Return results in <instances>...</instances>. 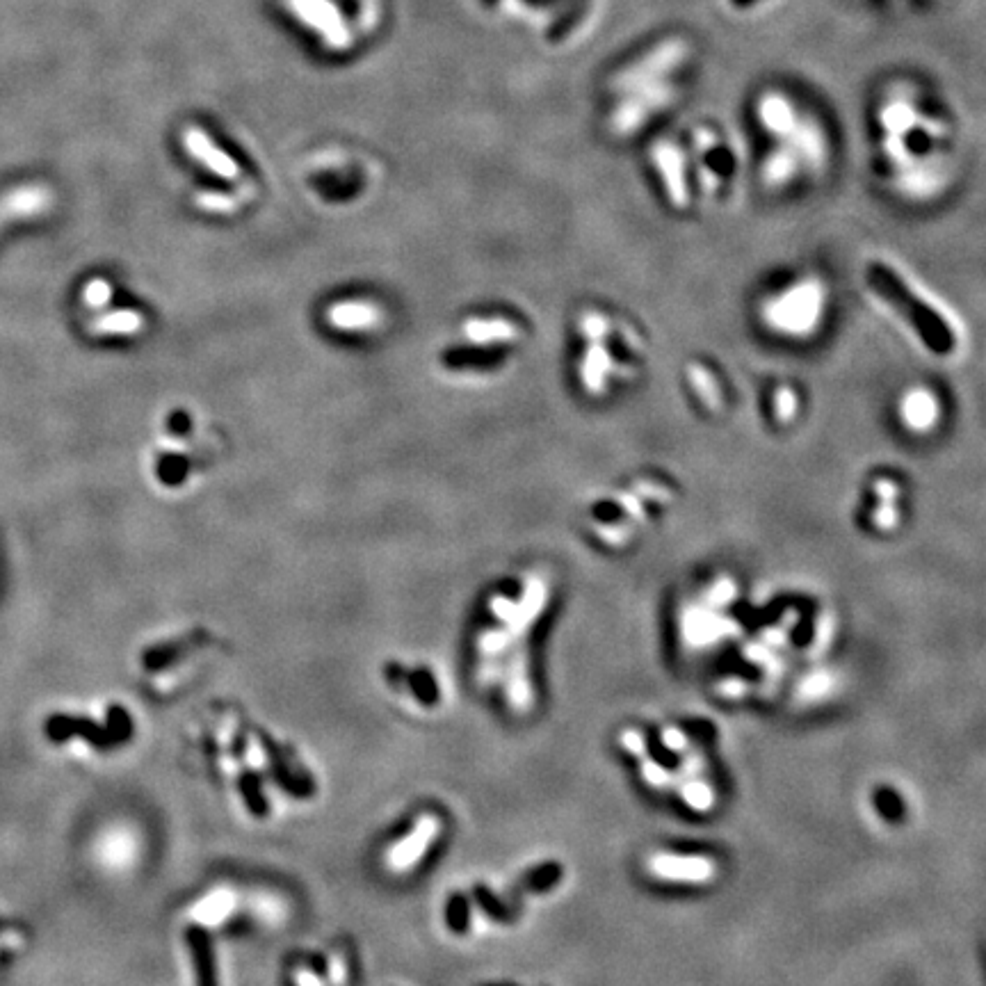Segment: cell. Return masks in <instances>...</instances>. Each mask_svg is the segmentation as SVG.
Returning a JSON list of instances; mask_svg holds the SVG:
<instances>
[{
  "mask_svg": "<svg viewBox=\"0 0 986 986\" xmlns=\"http://www.w3.org/2000/svg\"><path fill=\"white\" fill-rule=\"evenodd\" d=\"M450 920H452V925H455L457 929H464L466 927V904H464L462 897L452 900V904H450Z\"/></svg>",
  "mask_w": 986,
  "mask_h": 986,
  "instance_id": "4316f807",
  "label": "cell"
},
{
  "mask_svg": "<svg viewBox=\"0 0 986 986\" xmlns=\"http://www.w3.org/2000/svg\"><path fill=\"white\" fill-rule=\"evenodd\" d=\"M245 758H247V763L252 770H265V765H268V761H265V754H263V749L258 747V742L254 740H249V745H247V751H245Z\"/></svg>",
  "mask_w": 986,
  "mask_h": 986,
  "instance_id": "484cf974",
  "label": "cell"
},
{
  "mask_svg": "<svg viewBox=\"0 0 986 986\" xmlns=\"http://www.w3.org/2000/svg\"><path fill=\"white\" fill-rule=\"evenodd\" d=\"M872 3H877L882 7H891V10H909V7L923 3V0H872Z\"/></svg>",
  "mask_w": 986,
  "mask_h": 986,
  "instance_id": "f1b7e54d",
  "label": "cell"
},
{
  "mask_svg": "<svg viewBox=\"0 0 986 986\" xmlns=\"http://www.w3.org/2000/svg\"><path fill=\"white\" fill-rule=\"evenodd\" d=\"M761 140L758 176L767 190H790L818 179L831 160V133L822 112L788 85H763L749 105Z\"/></svg>",
  "mask_w": 986,
  "mask_h": 986,
  "instance_id": "7a4b0ae2",
  "label": "cell"
},
{
  "mask_svg": "<svg viewBox=\"0 0 986 986\" xmlns=\"http://www.w3.org/2000/svg\"><path fill=\"white\" fill-rule=\"evenodd\" d=\"M144 318L137 311L131 309H119V311H108L101 313L99 318L92 322V331L101 336H131L137 334L142 329Z\"/></svg>",
  "mask_w": 986,
  "mask_h": 986,
  "instance_id": "ac0fdd59",
  "label": "cell"
},
{
  "mask_svg": "<svg viewBox=\"0 0 986 986\" xmlns=\"http://www.w3.org/2000/svg\"><path fill=\"white\" fill-rule=\"evenodd\" d=\"M190 149H192V153H195V156L199 160H204V163L210 169H213V172L220 174V176H226V179H233V176L238 174V167L233 165L231 160L224 156V153L215 151L213 147H210V144L204 140V137H195V140L190 142Z\"/></svg>",
  "mask_w": 986,
  "mask_h": 986,
  "instance_id": "ffe728a7",
  "label": "cell"
},
{
  "mask_svg": "<svg viewBox=\"0 0 986 986\" xmlns=\"http://www.w3.org/2000/svg\"><path fill=\"white\" fill-rule=\"evenodd\" d=\"M411 683H414L416 697L423 703H434L436 701V685L432 681L430 674H416L411 676Z\"/></svg>",
  "mask_w": 986,
  "mask_h": 986,
  "instance_id": "cb8c5ba5",
  "label": "cell"
},
{
  "mask_svg": "<svg viewBox=\"0 0 986 986\" xmlns=\"http://www.w3.org/2000/svg\"><path fill=\"white\" fill-rule=\"evenodd\" d=\"M824 311H827V288L820 279L804 277L765 297L761 318L774 334L799 341L820 329Z\"/></svg>",
  "mask_w": 986,
  "mask_h": 986,
  "instance_id": "52a82bcc",
  "label": "cell"
},
{
  "mask_svg": "<svg viewBox=\"0 0 986 986\" xmlns=\"http://www.w3.org/2000/svg\"><path fill=\"white\" fill-rule=\"evenodd\" d=\"M610 336V334H608ZM608 336L598 338V341H589V347L583 359V368H580V379H583V386L587 393L601 395L608 391V379L612 375H619L621 370L617 368V361L612 359V354L608 350Z\"/></svg>",
  "mask_w": 986,
  "mask_h": 986,
  "instance_id": "7c38bea8",
  "label": "cell"
},
{
  "mask_svg": "<svg viewBox=\"0 0 986 986\" xmlns=\"http://www.w3.org/2000/svg\"><path fill=\"white\" fill-rule=\"evenodd\" d=\"M327 320L331 322V327L336 329L359 331V329L375 327L377 322L382 320V313H379L375 304L354 299V302H336L327 311Z\"/></svg>",
  "mask_w": 986,
  "mask_h": 986,
  "instance_id": "5bb4252c",
  "label": "cell"
},
{
  "mask_svg": "<svg viewBox=\"0 0 986 986\" xmlns=\"http://www.w3.org/2000/svg\"><path fill=\"white\" fill-rule=\"evenodd\" d=\"M462 329L468 341L478 345L514 341V338L519 336V327L503 318H473L466 320Z\"/></svg>",
  "mask_w": 986,
  "mask_h": 986,
  "instance_id": "e0dca14e",
  "label": "cell"
},
{
  "mask_svg": "<svg viewBox=\"0 0 986 986\" xmlns=\"http://www.w3.org/2000/svg\"><path fill=\"white\" fill-rule=\"evenodd\" d=\"M866 284L872 295L900 315L902 322H907L929 354L948 359L959 350L961 334L957 322L934 297L911 284L902 270L886 261H870L866 265Z\"/></svg>",
  "mask_w": 986,
  "mask_h": 986,
  "instance_id": "5b68a950",
  "label": "cell"
},
{
  "mask_svg": "<svg viewBox=\"0 0 986 986\" xmlns=\"http://www.w3.org/2000/svg\"><path fill=\"white\" fill-rule=\"evenodd\" d=\"M688 382L701 404H706L710 411H719V407H722V391H719V382L713 373H708L701 363H692Z\"/></svg>",
  "mask_w": 986,
  "mask_h": 986,
  "instance_id": "d6986e66",
  "label": "cell"
},
{
  "mask_svg": "<svg viewBox=\"0 0 986 986\" xmlns=\"http://www.w3.org/2000/svg\"><path fill=\"white\" fill-rule=\"evenodd\" d=\"M48 206V195L42 188H26L16 190L10 197L0 201V226L16 217H32L39 215Z\"/></svg>",
  "mask_w": 986,
  "mask_h": 986,
  "instance_id": "2e32d148",
  "label": "cell"
},
{
  "mask_svg": "<svg viewBox=\"0 0 986 986\" xmlns=\"http://www.w3.org/2000/svg\"><path fill=\"white\" fill-rule=\"evenodd\" d=\"M509 644H512V635H509L507 628H498V626L484 628L478 635L480 660H498L500 653H503Z\"/></svg>",
  "mask_w": 986,
  "mask_h": 986,
  "instance_id": "44dd1931",
  "label": "cell"
},
{
  "mask_svg": "<svg viewBox=\"0 0 986 986\" xmlns=\"http://www.w3.org/2000/svg\"><path fill=\"white\" fill-rule=\"evenodd\" d=\"M439 831H441V820L436 818V815H425V818H420L416 822L414 831H411V834L404 840H400L398 845H393L389 854H386V863H389V868L395 872H404V870H409L411 866H416V863L420 861V856L425 854V850L430 847V843L436 838Z\"/></svg>",
  "mask_w": 986,
  "mask_h": 986,
  "instance_id": "30bf717a",
  "label": "cell"
},
{
  "mask_svg": "<svg viewBox=\"0 0 986 986\" xmlns=\"http://www.w3.org/2000/svg\"><path fill=\"white\" fill-rule=\"evenodd\" d=\"M772 411H774V418H777L779 423H790V420L795 418V414L799 411L797 393L792 391L790 386H781V389L774 391Z\"/></svg>",
  "mask_w": 986,
  "mask_h": 986,
  "instance_id": "7402d4cb",
  "label": "cell"
},
{
  "mask_svg": "<svg viewBox=\"0 0 986 986\" xmlns=\"http://www.w3.org/2000/svg\"><path fill=\"white\" fill-rule=\"evenodd\" d=\"M699 51L688 35H665L644 46L612 83V128L621 137L646 131L683 103Z\"/></svg>",
  "mask_w": 986,
  "mask_h": 986,
  "instance_id": "3957f363",
  "label": "cell"
},
{
  "mask_svg": "<svg viewBox=\"0 0 986 986\" xmlns=\"http://www.w3.org/2000/svg\"><path fill=\"white\" fill-rule=\"evenodd\" d=\"M681 144L692 199H713L729 188L738 172V151L729 135L713 121H697L685 133H676Z\"/></svg>",
  "mask_w": 986,
  "mask_h": 986,
  "instance_id": "8992f818",
  "label": "cell"
},
{
  "mask_svg": "<svg viewBox=\"0 0 986 986\" xmlns=\"http://www.w3.org/2000/svg\"><path fill=\"white\" fill-rule=\"evenodd\" d=\"M870 496L877 498L879 503L872 507L870 512V523L872 528L891 532L900 525L902 519V509H900V482L895 478H888V475H879V478L872 480L870 484Z\"/></svg>",
  "mask_w": 986,
  "mask_h": 986,
  "instance_id": "8fae6325",
  "label": "cell"
},
{
  "mask_svg": "<svg viewBox=\"0 0 986 986\" xmlns=\"http://www.w3.org/2000/svg\"><path fill=\"white\" fill-rule=\"evenodd\" d=\"M516 610V601H512V598H507V596H493L491 598V612L496 614V617L500 621H507L512 619V614Z\"/></svg>",
  "mask_w": 986,
  "mask_h": 986,
  "instance_id": "d4e9b609",
  "label": "cell"
},
{
  "mask_svg": "<svg viewBox=\"0 0 986 986\" xmlns=\"http://www.w3.org/2000/svg\"><path fill=\"white\" fill-rule=\"evenodd\" d=\"M295 980H297L299 986H322L320 984V977L315 975V973H311V971H297Z\"/></svg>",
  "mask_w": 986,
  "mask_h": 986,
  "instance_id": "f546056e",
  "label": "cell"
},
{
  "mask_svg": "<svg viewBox=\"0 0 986 986\" xmlns=\"http://www.w3.org/2000/svg\"><path fill=\"white\" fill-rule=\"evenodd\" d=\"M110 297H112V288L105 279H92L83 290V302L90 306V309H103V306L110 302Z\"/></svg>",
  "mask_w": 986,
  "mask_h": 986,
  "instance_id": "603a6c76",
  "label": "cell"
},
{
  "mask_svg": "<svg viewBox=\"0 0 986 986\" xmlns=\"http://www.w3.org/2000/svg\"><path fill=\"white\" fill-rule=\"evenodd\" d=\"M943 404L927 386H911L897 402V418L911 434H929L941 423Z\"/></svg>",
  "mask_w": 986,
  "mask_h": 986,
  "instance_id": "9c48e42d",
  "label": "cell"
},
{
  "mask_svg": "<svg viewBox=\"0 0 986 986\" xmlns=\"http://www.w3.org/2000/svg\"><path fill=\"white\" fill-rule=\"evenodd\" d=\"M872 165L895 195L934 199L955 172L957 124L925 83L888 78L870 105Z\"/></svg>",
  "mask_w": 986,
  "mask_h": 986,
  "instance_id": "6da1fadb",
  "label": "cell"
},
{
  "mask_svg": "<svg viewBox=\"0 0 986 986\" xmlns=\"http://www.w3.org/2000/svg\"><path fill=\"white\" fill-rule=\"evenodd\" d=\"M233 907H236V897L226 888H220V891L208 893L204 900L195 902V907L190 909V918L199 927H217L231 916Z\"/></svg>",
  "mask_w": 986,
  "mask_h": 986,
  "instance_id": "9a60e30c",
  "label": "cell"
},
{
  "mask_svg": "<svg viewBox=\"0 0 986 986\" xmlns=\"http://www.w3.org/2000/svg\"><path fill=\"white\" fill-rule=\"evenodd\" d=\"M726 5H729L731 12H749L754 7L763 5V0H726Z\"/></svg>",
  "mask_w": 986,
  "mask_h": 986,
  "instance_id": "83f0119b",
  "label": "cell"
},
{
  "mask_svg": "<svg viewBox=\"0 0 986 986\" xmlns=\"http://www.w3.org/2000/svg\"><path fill=\"white\" fill-rule=\"evenodd\" d=\"M28 948V932L19 918L10 916L0 904V977L19 964Z\"/></svg>",
  "mask_w": 986,
  "mask_h": 986,
  "instance_id": "4fadbf2b",
  "label": "cell"
},
{
  "mask_svg": "<svg viewBox=\"0 0 986 986\" xmlns=\"http://www.w3.org/2000/svg\"><path fill=\"white\" fill-rule=\"evenodd\" d=\"M133 717L115 701L90 699L53 708L42 722V738L55 754L92 765L133 738Z\"/></svg>",
  "mask_w": 986,
  "mask_h": 986,
  "instance_id": "277c9868",
  "label": "cell"
},
{
  "mask_svg": "<svg viewBox=\"0 0 986 986\" xmlns=\"http://www.w3.org/2000/svg\"><path fill=\"white\" fill-rule=\"evenodd\" d=\"M90 856L105 872H124L140 856V840L126 824H105L90 840Z\"/></svg>",
  "mask_w": 986,
  "mask_h": 986,
  "instance_id": "ba28073f",
  "label": "cell"
},
{
  "mask_svg": "<svg viewBox=\"0 0 986 986\" xmlns=\"http://www.w3.org/2000/svg\"><path fill=\"white\" fill-rule=\"evenodd\" d=\"M331 968H334V982H343V973H345L343 957H334V959H331Z\"/></svg>",
  "mask_w": 986,
  "mask_h": 986,
  "instance_id": "4dcf8cb0",
  "label": "cell"
}]
</instances>
